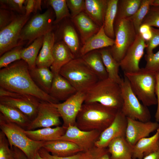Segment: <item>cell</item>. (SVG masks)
Masks as SVG:
<instances>
[{
    "label": "cell",
    "instance_id": "6da1fadb",
    "mask_svg": "<svg viewBox=\"0 0 159 159\" xmlns=\"http://www.w3.org/2000/svg\"><path fill=\"white\" fill-rule=\"evenodd\" d=\"M0 87L9 91L31 95L50 103H59L37 86L31 76L28 64L22 59L1 69Z\"/></svg>",
    "mask_w": 159,
    "mask_h": 159
},
{
    "label": "cell",
    "instance_id": "7a4b0ae2",
    "mask_svg": "<svg viewBox=\"0 0 159 159\" xmlns=\"http://www.w3.org/2000/svg\"><path fill=\"white\" fill-rule=\"evenodd\" d=\"M118 111L98 102L84 103L77 116L76 126L83 131L101 132L112 123Z\"/></svg>",
    "mask_w": 159,
    "mask_h": 159
},
{
    "label": "cell",
    "instance_id": "3957f363",
    "mask_svg": "<svg viewBox=\"0 0 159 159\" xmlns=\"http://www.w3.org/2000/svg\"><path fill=\"white\" fill-rule=\"evenodd\" d=\"M84 103L98 102L121 110L123 103L120 85L109 78L100 80L84 92Z\"/></svg>",
    "mask_w": 159,
    "mask_h": 159
},
{
    "label": "cell",
    "instance_id": "277c9868",
    "mask_svg": "<svg viewBox=\"0 0 159 159\" xmlns=\"http://www.w3.org/2000/svg\"><path fill=\"white\" fill-rule=\"evenodd\" d=\"M139 100L146 107L157 105L156 74L145 68L132 72H124Z\"/></svg>",
    "mask_w": 159,
    "mask_h": 159
},
{
    "label": "cell",
    "instance_id": "5b68a950",
    "mask_svg": "<svg viewBox=\"0 0 159 159\" xmlns=\"http://www.w3.org/2000/svg\"><path fill=\"white\" fill-rule=\"evenodd\" d=\"M0 128L5 135L10 148L13 146L18 148L24 153L28 159H31L43 147L46 142L30 139L26 135L22 127L8 120L1 113Z\"/></svg>",
    "mask_w": 159,
    "mask_h": 159
},
{
    "label": "cell",
    "instance_id": "8992f818",
    "mask_svg": "<svg viewBox=\"0 0 159 159\" xmlns=\"http://www.w3.org/2000/svg\"><path fill=\"white\" fill-rule=\"evenodd\" d=\"M59 74L67 80L77 91L84 92L100 80L80 57L73 59L64 66Z\"/></svg>",
    "mask_w": 159,
    "mask_h": 159
},
{
    "label": "cell",
    "instance_id": "52a82bcc",
    "mask_svg": "<svg viewBox=\"0 0 159 159\" xmlns=\"http://www.w3.org/2000/svg\"><path fill=\"white\" fill-rule=\"evenodd\" d=\"M114 30V44L109 49L113 57L120 63L135 42L137 34L128 19L115 21Z\"/></svg>",
    "mask_w": 159,
    "mask_h": 159
},
{
    "label": "cell",
    "instance_id": "ba28073f",
    "mask_svg": "<svg viewBox=\"0 0 159 159\" xmlns=\"http://www.w3.org/2000/svg\"><path fill=\"white\" fill-rule=\"evenodd\" d=\"M53 12L48 9L42 14H35L30 18L22 28L20 33V43L24 42L30 44L35 39L44 36L53 29Z\"/></svg>",
    "mask_w": 159,
    "mask_h": 159
},
{
    "label": "cell",
    "instance_id": "9c48e42d",
    "mask_svg": "<svg viewBox=\"0 0 159 159\" xmlns=\"http://www.w3.org/2000/svg\"><path fill=\"white\" fill-rule=\"evenodd\" d=\"M120 86L123 100L121 111L122 113L127 118L143 122L150 121L151 115L149 110L140 102L125 76Z\"/></svg>",
    "mask_w": 159,
    "mask_h": 159
},
{
    "label": "cell",
    "instance_id": "30bf717a",
    "mask_svg": "<svg viewBox=\"0 0 159 159\" xmlns=\"http://www.w3.org/2000/svg\"><path fill=\"white\" fill-rule=\"evenodd\" d=\"M41 100L33 96L9 91L0 87V104L16 108L33 120Z\"/></svg>",
    "mask_w": 159,
    "mask_h": 159
},
{
    "label": "cell",
    "instance_id": "8fae6325",
    "mask_svg": "<svg viewBox=\"0 0 159 159\" xmlns=\"http://www.w3.org/2000/svg\"><path fill=\"white\" fill-rule=\"evenodd\" d=\"M30 15L19 14L9 25L0 31V56L21 44L20 33Z\"/></svg>",
    "mask_w": 159,
    "mask_h": 159
},
{
    "label": "cell",
    "instance_id": "7c38bea8",
    "mask_svg": "<svg viewBox=\"0 0 159 159\" xmlns=\"http://www.w3.org/2000/svg\"><path fill=\"white\" fill-rule=\"evenodd\" d=\"M85 98L84 92L77 91L62 103H53L63 120L62 126L67 128L69 125H76L77 116Z\"/></svg>",
    "mask_w": 159,
    "mask_h": 159
},
{
    "label": "cell",
    "instance_id": "4fadbf2b",
    "mask_svg": "<svg viewBox=\"0 0 159 159\" xmlns=\"http://www.w3.org/2000/svg\"><path fill=\"white\" fill-rule=\"evenodd\" d=\"M60 117L59 112L53 103L41 101L38 107L37 115L31 121L26 130L58 126L61 124Z\"/></svg>",
    "mask_w": 159,
    "mask_h": 159
},
{
    "label": "cell",
    "instance_id": "5bb4252c",
    "mask_svg": "<svg viewBox=\"0 0 159 159\" xmlns=\"http://www.w3.org/2000/svg\"><path fill=\"white\" fill-rule=\"evenodd\" d=\"M101 133L97 130L83 131L76 125H69L65 134L58 140L72 142L78 146L82 152H85L95 146V143Z\"/></svg>",
    "mask_w": 159,
    "mask_h": 159
},
{
    "label": "cell",
    "instance_id": "9a60e30c",
    "mask_svg": "<svg viewBox=\"0 0 159 159\" xmlns=\"http://www.w3.org/2000/svg\"><path fill=\"white\" fill-rule=\"evenodd\" d=\"M147 47L146 41L142 35L137 34L135 42L120 62V67L124 72H136L140 69V62Z\"/></svg>",
    "mask_w": 159,
    "mask_h": 159
},
{
    "label": "cell",
    "instance_id": "2e32d148",
    "mask_svg": "<svg viewBox=\"0 0 159 159\" xmlns=\"http://www.w3.org/2000/svg\"><path fill=\"white\" fill-rule=\"evenodd\" d=\"M127 125V117L121 110H118L112 123L101 133L95 146L100 148H107L114 139L120 136L125 137Z\"/></svg>",
    "mask_w": 159,
    "mask_h": 159
},
{
    "label": "cell",
    "instance_id": "e0dca14e",
    "mask_svg": "<svg viewBox=\"0 0 159 159\" xmlns=\"http://www.w3.org/2000/svg\"><path fill=\"white\" fill-rule=\"evenodd\" d=\"M125 135L128 143L133 147L140 140L149 137L150 134L157 130L159 123L150 121L143 122L127 118Z\"/></svg>",
    "mask_w": 159,
    "mask_h": 159
},
{
    "label": "cell",
    "instance_id": "ac0fdd59",
    "mask_svg": "<svg viewBox=\"0 0 159 159\" xmlns=\"http://www.w3.org/2000/svg\"><path fill=\"white\" fill-rule=\"evenodd\" d=\"M74 58L70 50L63 41L55 43L53 51V61L50 67L54 76L59 74L61 68Z\"/></svg>",
    "mask_w": 159,
    "mask_h": 159
},
{
    "label": "cell",
    "instance_id": "d6986e66",
    "mask_svg": "<svg viewBox=\"0 0 159 159\" xmlns=\"http://www.w3.org/2000/svg\"><path fill=\"white\" fill-rule=\"evenodd\" d=\"M77 92L67 80L59 74L54 76L49 94L58 101H65Z\"/></svg>",
    "mask_w": 159,
    "mask_h": 159
},
{
    "label": "cell",
    "instance_id": "ffe728a7",
    "mask_svg": "<svg viewBox=\"0 0 159 159\" xmlns=\"http://www.w3.org/2000/svg\"><path fill=\"white\" fill-rule=\"evenodd\" d=\"M159 148V128L153 136L141 139L133 147L132 158L142 159Z\"/></svg>",
    "mask_w": 159,
    "mask_h": 159
},
{
    "label": "cell",
    "instance_id": "44dd1931",
    "mask_svg": "<svg viewBox=\"0 0 159 159\" xmlns=\"http://www.w3.org/2000/svg\"><path fill=\"white\" fill-rule=\"evenodd\" d=\"M43 148L51 153L52 155L60 157L70 156L82 152L81 149L75 143L62 140L46 142Z\"/></svg>",
    "mask_w": 159,
    "mask_h": 159
},
{
    "label": "cell",
    "instance_id": "7402d4cb",
    "mask_svg": "<svg viewBox=\"0 0 159 159\" xmlns=\"http://www.w3.org/2000/svg\"><path fill=\"white\" fill-rule=\"evenodd\" d=\"M114 39L106 34L103 25L96 34L89 39L83 44L80 49V57L97 49L111 47L114 45Z\"/></svg>",
    "mask_w": 159,
    "mask_h": 159
},
{
    "label": "cell",
    "instance_id": "603a6c76",
    "mask_svg": "<svg viewBox=\"0 0 159 159\" xmlns=\"http://www.w3.org/2000/svg\"><path fill=\"white\" fill-rule=\"evenodd\" d=\"M72 19L80 32L83 44L89 39L96 34L100 29V27L84 12H82Z\"/></svg>",
    "mask_w": 159,
    "mask_h": 159
},
{
    "label": "cell",
    "instance_id": "cb8c5ba5",
    "mask_svg": "<svg viewBox=\"0 0 159 159\" xmlns=\"http://www.w3.org/2000/svg\"><path fill=\"white\" fill-rule=\"evenodd\" d=\"M55 40V34L52 31L44 36L41 49L36 60V67H50L53 61V51Z\"/></svg>",
    "mask_w": 159,
    "mask_h": 159
},
{
    "label": "cell",
    "instance_id": "d4e9b609",
    "mask_svg": "<svg viewBox=\"0 0 159 159\" xmlns=\"http://www.w3.org/2000/svg\"><path fill=\"white\" fill-rule=\"evenodd\" d=\"M67 129L63 126H58L53 128L48 127L35 130H24V132L33 140L47 142L58 140L65 134Z\"/></svg>",
    "mask_w": 159,
    "mask_h": 159
},
{
    "label": "cell",
    "instance_id": "484cf974",
    "mask_svg": "<svg viewBox=\"0 0 159 159\" xmlns=\"http://www.w3.org/2000/svg\"><path fill=\"white\" fill-rule=\"evenodd\" d=\"M111 159H132V147L125 137L120 136L113 140L107 147Z\"/></svg>",
    "mask_w": 159,
    "mask_h": 159
},
{
    "label": "cell",
    "instance_id": "4316f807",
    "mask_svg": "<svg viewBox=\"0 0 159 159\" xmlns=\"http://www.w3.org/2000/svg\"><path fill=\"white\" fill-rule=\"evenodd\" d=\"M84 12L97 25H103L108 0H85Z\"/></svg>",
    "mask_w": 159,
    "mask_h": 159
},
{
    "label": "cell",
    "instance_id": "83f0119b",
    "mask_svg": "<svg viewBox=\"0 0 159 159\" xmlns=\"http://www.w3.org/2000/svg\"><path fill=\"white\" fill-rule=\"evenodd\" d=\"M33 80L42 90L49 94L54 75L49 68L37 67L29 69Z\"/></svg>",
    "mask_w": 159,
    "mask_h": 159
},
{
    "label": "cell",
    "instance_id": "f1b7e54d",
    "mask_svg": "<svg viewBox=\"0 0 159 159\" xmlns=\"http://www.w3.org/2000/svg\"><path fill=\"white\" fill-rule=\"evenodd\" d=\"M80 57L97 75L99 80L108 78V74L99 51H91Z\"/></svg>",
    "mask_w": 159,
    "mask_h": 159
},
{
    "label": "cell",
    "instance_id": "f546056e",
    "mask_svg": "<svg viewBox=\"0 0 159 159\" xmlns=\"http://www.w3.org/2000/svg\"><path fill=\"white\" fill-rule=\"evenodd\" d=\"M59 32L62 41L69 48L75 58L80 57L79 41L74 27L69 24H65L61 26Z\"/></svg>",
    "mask_w": 159,
    "mask_h": 159
},
{
    "label": "cell",
    "instance_id": "4dcf8cb0",
    "mask_svg": "<svg viewBox=\"0 0 159 159\" xmlns=\"http://www.w3.org/2000/svg\"><path fill=\"white\" fill-rule=\"evenodd\" d=\"M99 51L108 74V78L120 85L122 79L119 74L120 63L113 57L109 49L103 48Z\"/></svg>",
    "mask_w": 159,
    "mask_h": 159
},
{
    "label": "cell",
    "instance_id": "1f68e13d",
    "mask_svg": "<svg viewBox=\"0 0 159 159\" xmlns=\"http://www.w3.org/2000/svg\"><path fill=\"white\" fill-rule=\"evenodd\" d=\"M0 111L8 120L26 129L31 121L19 110L11 107L0 104Z\"/></svg>",
    "mask_w": 159,
    "mask_h": 159
},
{
    "label": "cell",
    "instance_id": "d6a6232c",
    "mask_svg": "<svg viewBox=\"0 0 159 159\" xmlns=\"http://www.w3.org/2000/svg\"><path fill=\"white\" fill-rule=\"evenodd\" d=\"M43 39L44 36L37 38L27 47L24 48L21 51V59L27 64L29 69L36 67V60L39 52L42 47Z\"/></svg>",
    "mask_w": 159,
    "mask_h": 159
},
{
    "label": "cell",
    "instance_id": "836d02e7",
    "mask_svg": "<svg viewBox=\"0 0 159 159\" xmlns=\"http://www.w3.org/2000/svg\"><path fill=\"white\" fill-rule=\"evenodd\" d=\"M118 0H108L103 24L106 34L111 38L115 39L114 24L117 14Z\"/></svg>",
    "mask_w": 159,
    "mask_h": 159
},
{
    "label": "cell",
    "instance_id": "e575fe53",
    "mask_svg": "<svg viewBox=\"0 0 159 159\" xmlns=\"http://www.w3.org/2000/svg\"><path fill=\"white\" fill-rule=\"evenodd\" d=\"M142 0H118L115 21L128 18L140 8Z\"/></svg>",
    "mask_w": 159,
    "mask_h": 159
},
{
    "label": "cell",
    "instance_id": "d590c367",
    "mask_svg": "<svg viewBox=\"0 0 159 159\" xmlns=\"http://www.w3.org/2000/svg\"><path fill=\"white\" fill-rule=\"evenodd\" d=\"M47 4L53 9L55 16L54 23L57 24L66 17L70 16L66 0H49L47 1Z\"/></svg>",
    "mask_w": 159,
    "mask_h": 159
},
{
    "label": "cell",
    "instance_id": "8d00e7d4",
    "mask_svg": "<svg viewBox=\"0 0 159 159\" xmlns=\"http://www.w3.org/2000/svg\"><path fill=\"white\" fill-rule=\"evenodd\" d=\"M153 0H142L141 5L137 11L132 16L127 18L132 23L137 34L142 21L148 14Z\"/></svg>",
    "mask_w": 159,
    "mask_h": 159
},
{
    "label": "cell",
    "instance_id": "74e56055",
    "mask_svg": "<svg viewBox=\"0 0 159 159\" xmlns=\"http://www.w3.org/2000/svg\"><path fill=\"white\" fill-rule=\"evenodd\" d=\"M23 47L19 45L6 52L0 58V68L6 67L10 64L21 59V53Z\"/></svg>",
    "mask_w": 159,
    "mask_h": 159
},
{
    "label": "cell",
    "instance_id": "f35d334b",
    "mask_svg": "<svg viewBox=\"0 0 159 159\" xmlns=\"http://www.w3.org/2000/svg\"><path fill=\"white\" fill-rule=\"evenodd\" d=\"M24 0H0V8L16 11L19 14H26Z\"/></svg>",
    "mask_w": 159,
    "mask_h": 159
},
{
    "label": "cell",
    "instance_id": "ab89813d",
    "mask_svg": "<svg viewBox=\"0 0 159 159\" xmlns=\"http://www.w3.org/2000/svg\"><path fill=\"white\" fill-rule=\"evenodd\" d=\"M143 24L159 28V6H151L141 25Z\"/></svg>",
    "mask_w": 159,
    "mask_h": 159
},
{
    "label": "cell",
    "instance_id": "60d3db41",
    "mask_svg": "<svg viewBox=\"0 0 159 159\" xmlns=\"http://www.w3.org/2000/svg\"><path fill=\"white\" fill-rule=\"evenodd\" d=\"M8 140L5 134L0 132V159H11L14 157L12 150L9 148Z\"/></svg>",
    "mask_w": 159,
    "mask_h": 159
},
{
    "label": "cell",
    "instance_id": "b9f144b4",
    "mask_svg": "<svg viewBox=\"0 0 159 159\" xmlns=\"http://www.w3.org/2000/svg\"><path fill=\"white\" fill-rule=\"evenodd\" d=\"M107 148H100L94 146L84 153L88 159H111Z\"/></svg>",
    "mask_w": 159,
    "mask_h": 159
},
{
    "label": "cell",
    "instance_id": "7bdbcfd3",
    "mask_svg": "<svg viewBox=\"0 0 159 159\" xmlns=\"http://www.w3.org/2000/svg\"><path fill=\"white\" fill-rule=\"evenodd\" d=\"M145 69L156 74L159 72V50L156 53L146 54L145 56Z\"/></svg>",
    "mask_w": 159,
    "mask_h": 159
},
{
    "label": "cell",
    "instance_id": "ee69618b",
    "mask_svg": "<svg viewBox=\"0 0 159 159\" xmlns=\"http://www.w3.org/2000/svg\"><path fill=\"white\" fill-rule=\"evenodd\" d=\"M67 5L73 18L82 12L85 9V1L84 0H67Z\"/></svg>",
    "mask_w": 159,
    "mask_h": 159
},
{
    "label": "cell",
    "instance_id": "f6af8a7d",
    "mask_svg": "<svg viewBox=\"0 0 159 159\" xmlns=\"http://www.w3.org/2000/svg\"><path fill=\"white\" fill-rule=\"evenodd\" d=\"M16 15L13 11L0 9V31L10 24L15 19Z\"/></svg>",
    "mask_w": 159,
    "mask_h": 159
},
{
    "label": "cell",
    "instance_id": "bcb514c9",
    "mask_svg": "<svg viewBox=\"0 0 159 159\" xmlns=\"http://www.w3.org/2000/svg\"><path fill=\"white\" fill-rule=\"evenodd\" d=\"M152 37L148 41L146 42L147 47L146 48L147 54L153 53V50L159 45V28L156 29L151 27Z\"/></svg>",
    "mask_w": 159,
    "mask_h": 159
},
{
    "label": "cell",
    "instance_id": "7dc6e473",
    "mask_svg": "<svg viewBox=\"0 0 159 159\" xmlns=\"http://www.w3.org/2000/svg\"><path fill=\"white\" fill-rule=\"evenodd\" d=\"M38 153L44 159H79L82 154V152H80L70 156L60 157L50 154L43 147L39 150Z\"/></svg>",
    "mask_w": 159,
    "mask_h": 159
},
{
    "label": "cell",
    "instance_id": "c3c4849f",
    "mask_svg": "<svg viewBox=\"0 0 159 159\" xmlns=\"http://www.w3.org/2000/svg\"><path fill=\"white\" fill-rule=\"evenodd\" d=\"M25 2V14L27 15H30L32 13L36 14L37 11L42 10L41 0H27Z\"/></svg>",
    "mask_w": 159,
    "mask_h": 159
},
{
    "label": "cell",
    "instance_id": "681fc988",
    "mask_svg": "<svg viewBox=\"0 0 159 159\" xmlns=\"http://www.w3.org/2000/svg\"><path fill=\"white\" fill-rule=\"evenodd\" d=\"M156 74V85L155 93L157 99V107L155 117L157 122L159 123V72Z\"/></svg>",
    "mask_w": 159,
    "mask_h": 159
},
{
    "label": "cell",
    "instance_id": "f907efd6",
    "mask_svg": "<svg viewBox=\"0 0 159 159\" xmlns=\"http://www.w3.org/2000/svg\"><path fill=\"white\" fill-rule=\"evenodd\" d=\"M11 148L13 152L14 157L16 159H28L24 153L18 148L13 146Z\"/></svg>",
    "mask_w": 159,
    "mask_h": 159
},
{
    "label": "cell",
    "instance_id": "816d5d0a",
    "mask_svg": "<svg viewBox=\"0 0 159 159\" xmlns=\"http://www.w3.org/2000/svg\"><path fill=\"white\" fill-rule=\"evenodd\" d=\"M142 159H159V148L156 151L145 156Z\"/></svg>",
    "mask_w": 159,
    "mask_h": 159
},
{
    "label": "cell",
    "instance_id": "f5cc1de1",
    "mask_svg": "<svg viewBox=\"0 0 159 159\" xmlns=\"http://www.w3.org/2000/svg\"><path fill=\"white\" fill-rule=\"evenodd\" d=\"M151 27L145 24H142L140 26L139 30V33L141 34H144L150 30Z\"/></svg>",
    "mask_w": 159,
    "mask_h": 159
},
{
    "label": "cell",
    "instance_id": "db71d44e",
    "mask_svg": "<svg viewBox=\"0 0 159 159\" xmlns=\"http://www.w3.org/2000/svg\"><path fill=\"white\" fill-rule=\"evenodd\" d=\"M146 42L149 41L151 38L152 37V33L150 30L148 32L141 34Z\"/></svg>",
    "mask_w": 159,
    "mask_h": 159
},
{
    "label": "cell",
    "instance_id": "11a10c76",
    "mask_svg": "<svg viewBox=\"0 0 159 159\" xmlns=\"http://www.w3.org/2000/svg\"><path fill=\"white\" fill-rule=\"evenodd\" d=\"M31 159H44L39 154L38 151L37 152Z\"/></svg>",
    "mask_w": 159,
    "mask_h": 159
},
{
    "label": "cell",
    "instance_id": "9f6ffc18",
    "mask_svg": "<svg viewBox=\"0 0 159 159\" xmlns=\"http://www.w3.org/2000/svg\"><path fill=\"white\" fill-rule=\"evenodd\" d=\"M151 5L159 6V0H153Z\"/></svg>",
    "mask_w": 159,
    "mask_h": 159
},
{
    "label": "cell",
    "instance_id": "6f0895ef",
    "mask_svg": "<svg viewBox=\"0 0 159 159\" xmlns=\"http://www.w3.org/2000/svg\"><path fill=\"white\" fill-rule=\"evenodd\" d=\"M79 159H88L85 155L84 152H82V155Z\"/></svg>",
    "mask_w": 159,
    "mask_h": 159
},
{
    "label": "cell",
    "instance_id": "680465c9",
    "mask_svg": "<svg viewBox=\"0 0 159 159\" xmlns=\"http://www.w3.org/2000/svg\"><path fill=\"white\" fill-rule=\"evenodd\" d=\"M11 159H16L14 158V157Z\"/></svg>",
    "mask_w": 159,
    "mask_h": 159
},
{
    "label": "cell",
    "instance_id": "91938a15",
    "mask_svg": "<svg viewBox=\"0 0 159 159\" xmlns=\"http://www.w3.org/2000/svg\"></svg>",
    "mask_w": 159,
    "mask_h": 159
}]
</instances>
